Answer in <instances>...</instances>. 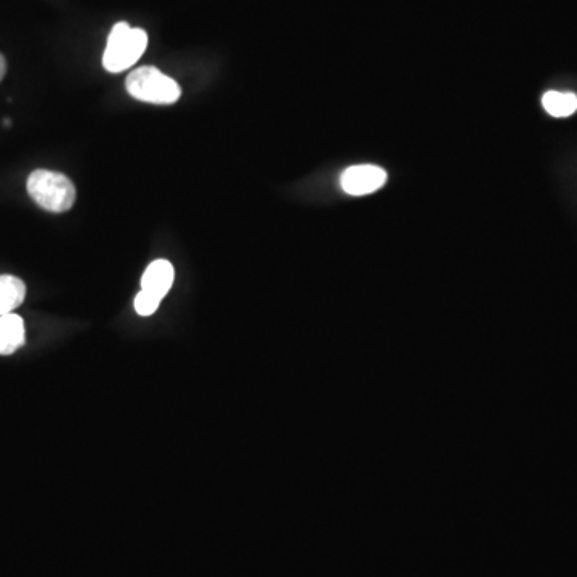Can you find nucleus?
Returning a JSON list of instances; mask_svg holds the SVG:
<instances>
[{
	"instance_id": "obj_5",
	"label": "nucleus",
	"mask_w": 577,
	"mask_h": 577,
	"mask_svg": "<svg viewBox=\"0 0 577 577\" xmlns=\"http://www.w3.org/2000/svg\"><path fill=\"white\" fill-rule=\"evenodd\" d=\"M175 271L169 260H156L146 268L142 278V291L164 299L169 294L170 287L174 284Z\"/></svg>"
},
{
	"instance_id": "obj_8",
	"label": "nucleus",
	"mask_w": 577,
	"mask_h": 577,
	"mask_svg": "<svg viewBox=\"0 0 577 577\" xmlns=\"http://www.w3.org/2000/svg\"><path fill=\"white\" fill-rule=\"evenodd\" d=\"M542 106L553 118H569L577 111V95L550 90L542 97Z\"/></svg>"
},
{
	"instance_id": "obj_7",
	"label": "nucleus",
	"mask_w": 577,
	"mask_h": 577,
	"mask_svg": "<svg viewBox=\"0 0 577 577\" xmlns=\"http://www.w3.org/2000/svg\"><path fill=\"white\" fill-rule=\"evenodd\" d=\"M26 299V284L17 276H0V316L10 315Z\"/></svg>"
},
{
	"instance_id": "obj_3",
	"label": "nucleus",
	"mask_w": 577,
	"mask_h": 577,
	"mask_svg": "<svg viewBox=\"0 0 577 577\" xmlns=\"http://www.w3.org/2000/svg\"><path fill=\"white\" fill-rule=\"evenodd\" d=\"M126 89L135 100L153 105H174L182 97L180 85L153 66L135 69L127 76Z\"/></svg>"
},
{
	"instance_id": "obj_9",
	"label": "nucleus",
	"mask_w": 577,
	"mask_h": 577,
	"mask_svg": "<svg viewBox=\"0 0 577 577\" xmlns=\"http://www.w3.org/2000/svg\"><path fill=\"white\" fill-rule=\"evenodd\" d=\"M159 305H161V299L148 294V292L140 291L135 297V311L140 316L154 315L158 311Z\"/></svg>"
},
{
	"instance_id": "obj_10",
	"label": "nucleus",
	"mask_w": 577,
	"mask_h": 577,
	"mask_svg": "<svg viewBox=\"0 0 577 577\" xmlns=\"http://www.w3.org/2000/svg\"><path fill=\"white\" fill-rule=\"evenodd\" d=\"M5 73H7V61H5L4 55H0V81L4 79Z\"/></svg>"
},
{
	"instance_id": "obj_6",
	"label": "nucleus",
	"mask_w": 577,
	"mask_h": 577,
	"mask_svg": "<svg viewBox=\"0 0 577 577\" xmlns=\"http://www.w3.org/2000/svg\"><path fill=\"white\" fill-rule=\"evenodd\" d=\"M26 342L25 323L21 316H0V355H12Z\"/></svg>"
},
{
	"instance_id": "obj_4",
	"label": "nucleus",
	"mask_w": 577,
	"mask_h": 577,
	"mask_svg": "<svg viewBox=\"0 0 577 577\" xmlns=\"http://www.w3.org/2000/svg\"><path fill=\"white\" fill-rule=\"evenodd\" d=\"M387 183V172L382 167L363 164L348 167L340 177V185L350 196H366L376 193Z\"/></svg>"
},
{
	"instance_id": "obj_1",
	"label": "nucleus",
	"mask_w": 577,
	"mask_h": 577,
	"mask_svg": "<svg viewBox=\"0 0 577 577\" xmlns=\"http://www.w3.org/2000/svg\"><path fill=\"white\" fill-rule=\"evenodd\" d=\"M28 193L37 206L53 214L68 212L77 196L76 186L66 175L44 169L29 175Z\"/></svg>"
},
{
	"instance_id": "obj_2",
	"label": "nucleus",
	"mask_w": 577,
	"mask_h": 577,
	"mask_svg": "<svg viewBox=\"0 0 577 577\" xmlns=\"http://www.w3.org/2000/svg\"><path fill=\"white\" fill-rule=\"evenodd\" d=\"M148 47V34L140 28H130L121 21L109 33L103 66L109 73H122L132 68Z\"/></svg>"
}]
</instances>
